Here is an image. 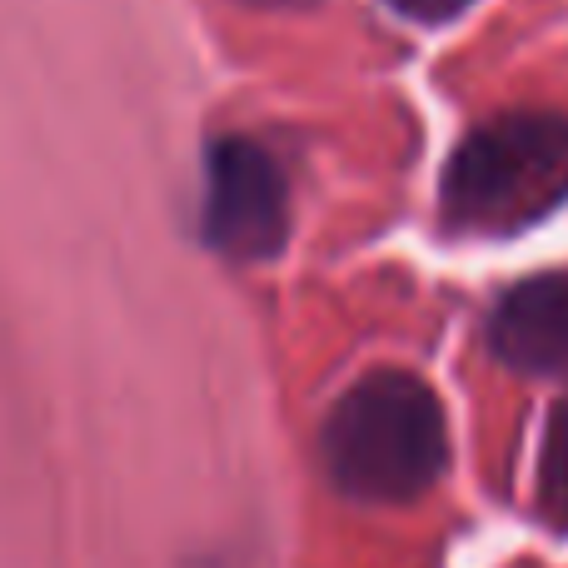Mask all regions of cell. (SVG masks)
Listing matches in <instances>:
<instances>
[{
    "label": "cell",
    "instance_id": "obj_1",
    "mask_svg": "<svg viewBox=\"0 0 568 568\" xmlns=\"http://www.w3.org/2000/svg\"><path fill=\"white\" fill-rule=\"evenodd\" d=\"M329 484L354 504H414L449 464V419L419 374L374 369L339 394L320 429Z\"/></svg>",
    "mask_w": 568,
    "mask_h": 568
},
{
    "label": "cell",
    "instance_id": "obj_2",
    "mask_svg": "<svg viewBox=\"0 0 568 568\" xmlns=\"http://www.w3.org/2000/svg\"><path fill=\"white\" fill-rule=\"evenodd\" d=\"M568 205V115L504 110L474 125L439 180L454 235H519Z\"/></svg>",
    "mask_w": 568,
    "mask_h": 568
},
{
    "label": "cell",
    "instance_id": "obj_3",
    "mask_svg": "<svg viewBox=\"0 0 568 568\" xmlns=\"http://www.w3.org/2000/svg\"><path fill=\"white\" fill-rule=\"evenodd\" d=\"M200 225L215 255L235 265H265L290 240V180L275 150L255 135H220L205 160Z\"/></svg>",
    "mask_w": 568,
    "mask_h": 568
},
{
    "label": "cell",
    "instance_id": "obj_4",
    "mask_svg": "<svg viewBox=\"0 0 568 568\" xmlns=\"http://www.w3.org/2000/svg\"><path fill=\"white\" fill-rule=\"evenodd\" d=\"M489 349L519 374L568 379V265L519 280L494 304Z\"/></svg>",
    "mask_w": 568,
    "mask_h": 568
},
{
    "label": "cell",
    "instance_id": "obj_5",
    "mask_svg": "<svg viewBox=\"0 0 568 568\" xmlns=\"http://www.w3.org/2000/svg\"><path fill=\"white\" fill-rule=\"evenodd\" d=\"M539 514L568 534V399L549 414L539 449Z\"/></svg>",
    "mask_w": 568,
    "mask_h": 568
},
{
    "label": "cell",
    "instance_id": "obj_6",
    "mask_svg": "<svg viewBox=\"0 0 568 568\" xmlns=\"http://www.w3.org/2000/svg\"><path fill=\"white\" fill-rule=\"evenodd\" d=\"M389 6L399 10L404 20H414V26H444V20L464 16L474 0H389Z\"/></svg>",
    "mask_w": 568,
    "mask_h": 568
},
{
    "label": "cell",
    "instance_id": "obj_7",
    "mask_svg": "<svg viewBox=\"0 0 568 568\" xmlns=\"http://www.w3.org/2000/svg\"><path fill=\"white\" fill-rule=\"evenodd\" d=\"M250 6H270V10H290V6H310V0H250Z\"/></svg>",
    "mask_w": 568,
    "mask_h": 568
}]
</instances>
